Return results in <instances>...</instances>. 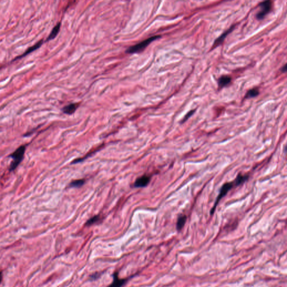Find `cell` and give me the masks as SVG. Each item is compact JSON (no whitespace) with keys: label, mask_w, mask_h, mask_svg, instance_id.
<instances>
[{"label":"cell","mask_w":287,"mask_h":287,"mask_svg":"<svg viewBox=\"0 0 287 287\" xmlns=\"http://www.w3.org/2000/svg\"><path fill=\"white\" fill-rule=\"evenodd\" d=\"M259 94V92L258 89L256 88H254V89L249 90V91L247 93L245 98H254L255 97H257Z\"/></svg>","instance_id":"4fadbf2b"},{"label":"cell","mask_w":287,"mask_h":287,"mask_svg":"<svg viewBox=\"0 0 287 287\" xmlns=\"http://www.w3.org/2000/svg\"><path fill=\"white\" fill-rule=\"evenodd\" d=\"M99 220V217L98 215H95L94 217L91 218L90 219L88 220L86 223V225L90 226L92 225L95 224L96 223L98 222Z\"/></svg>","instance_id":"9a60e30c"},{"label":"cell","mask_w":287,"mask_h":287,"mask_svg":"<svg viewBox=\"0 0 287 287\" xmlns=\"http://www.w3.org/2000/svg\"><path fill=\"white\" fill-rule=\"evenodd\" d=\"M234 28V25H233L232 27H231L230 29H229L228 30H227L226 32H225L223 34H222V35L220 36L218 38H217V39L214 42V44H213V47L215 48V47H217L219 46L220 44L221 43H222L224 41L225 38H226V37L227 36L228 34L229 33H230L233 29Z\"/></svg>","instance_id":"52a82bcc"},{"label":"cell","mask_w":287,"mask_h":287,"mask_svg":"<svg viewBox=\"0 0 287 287\" xmlns=\"http://www.w3.org/2000/svg\"><path fill=\"white\" fill-rule=\"evenodd\" d=\"M60 27H61V24L58 23L57 25H56L53 28V29L52 30L50 34L49 35L47 39V41H50V40L53 39L54 38H56V37L57 36V34L59 33V31H60Z\"/></svg>","instance_id":"8fae6325"},{"label":"cell","mask_w":287,"mask_h":287,"mask_svg":"<svg viewBox=\"0 0 287 287\" xmlns=\"http://www.w3.org/2000/svg\"><path fill=\"white\" fill-rule=\"evenodd\" d=\"M43 41H42V40H41V41L38 42V43H37V44H35L34 46H33L32 47H30V48H29L28 49L27 51L25 52L23 54V55H22L21 56L19 57V58H21V57H24L25 56H26V55H27V54H29L30 53L34 51H35V50H36L37 49L39 48V47H40L42 46V44H43Z\"/></svg>","instance_id":"7c38bea8"},{"label":"cell","mask_w":287,"mask_h":287,"mask_svg":"<svg viewBox=\"0 0 287 287\" xmlns=\"http://www.w3.org/2000/svg\"><path fill=\"white\" fill-rule=\"evenodd\" d=\"M159 38H160V35H155L152 37H150L140 42L139 43L136 44L133 46L130 47L126 50V52L128 53H130V54L140 53L141 52L143 51L144 50L149 46V44L151 43L153 41H155Z\"/></svg>","instance_id":"7a4b0ae2"},{"label":"cell","mask_w":287,"mask_h":287,"mask_svg":"<svg viewBox=\"0 0 287 287\" xmlns=\"http://www.w3.org/2000/svg\"><path fill=\"white\" fill-rule=\"evenodd\" d=\"M186 220H187V216L186 215L182 214V215H180L179 216V218H178V219H177V225H176V227H177V230L180 231V230H181L183 227H184L185 223L186 222Z\"/></svg>","instance_id":"9c48e42d"},{"label":"cell","mask_w":287,"mask_h":287,"mask_svg":"<svg viewBox=\"0 0 287 287\" xmlns=\"http://www.w3.org/2000/svg\"><path fill=\"white\" fill-rule=\"evenodd\" d=\"M25 149L26 146L22 145L16 149V150L10 155V157L13 158V161L10 166V171H14L18 167L19 164L22 162L24 156Z\"/></svg>","instance_id":"3957f363"},{"label":"cell","mask_w":287,"mask_h":287,"mask_svg":"<svg viewBox=\"0 0 287 287\" xmlns=\"http://www.w3.org/2000/svg\"><path fill=\"white\" fill-rule=\"evenodd\" d=\"M150 181V178L149 176L146 175L141 176L136 180L134 184V186L135 187H146V186L149 184Z\"/></svg>","instance_id":"5b68a950"},{"label":"cell","mask_w":287,"mask_h":287,"mask_svg":"<svg viewBox=\"0 0 287 287\" xmlns=\"http://www.w3.org/2000/svg\"><path fill=\"white\" fill-rule=\"evenodd\" d=\"M85 184V180L84 179H77L73 181L72 182H71L70 184V186L71 187H80L84 185Z\"/></svg>","instance_id":"5bb4252c"},{"label":"cell","mask_w":287,"mask_h":287,"mask_svg":"<svg viewBox=\"0 0 287 287\" xmlns=\"http://www.w3.org/2000/svg\"><path fill=\"white\" fill-rule=\"evenodd\" d=\"M231 78L229 76H222L218 80V85L219 88H222L223 87H226L228 84H230L231 82Z\"/></svg>","instance_id":"30bf717a"},{"label":"cell","mask_w":287,"mask_h":287,"mask_svg":"<svg viewBox=\"0 0 287 287\" xmlns=\"http://www.w3.org/2000/svg\"><path fill=\"white\" fill-rule=\"evenodd\" d=\"M113 280L111 284L107 287H122L127 282V279H120L118 277V273L113 274Z\"/></svg>","instance_id":"8992f818"},{"label":"cell","mask_w":287,"mask_h":287,"mask_svg":"<svg viewBox=\"0 0 287 287\" xmlns=\"http://www.w3.org/2000/svg\"><path fill=\"white\" fill-rule=\"evenodd\" d=\"M259 6L261 8V10L257 13L256 18L258 20H263L265 18V16L271 10L272 3L271 1H267L261 3Z\"/></svg>","instance_id":"277c9868"},{"label":"cell","mask_w":287,"mask_h":287,"mask_svg":"<svg viewBox=\"0 0 287 287\" xmlns=\"http://www.w3.org/2000/svg\"><path fill=\"white\" fill-rule=\"evenodd\" d=\"M282 71L283 73H285L287 71V66L285 65L282 68Z\"/></svg>","instance_id":"e0dca14e"},{"label":"cell","mask_w":287,"mask_h":287,"mask_svg":"<svg viewBox=\"0 0 287 287\" xmlns=\"http://www.w3.org/2000/svg\"><path fill=\"white\" fill-rule=\"evenodd\" d=\"M249 178V176L247 174L244 175L241 174H239L234 181L230 182H226L223 184L222 186L220 189L219 193L218 194V196H217L216 200L214 204V206L210 211V215H213L214 214V212L215 211V210H216L218 205L219 204V203L223 198L227 195L228 193L230 190H232L234 186H239V185L243 184Z\"/></svg>","instance_id":"6da1fadb"},{"label":"cell","mask_w":287,"mask_h":287,"mask_svg":"<svg viewBox=\"0 0 287 287\" xmlns=\"http://www.w3.org/2000/svg\"><path fill=\"white\" fill-rule=\"evenodd\" d=\"M195 111V109H194V110H192V111H190V112H188V113H187L186 114V116L184 117V119L182 120V123H184V122H186V121H187V119H189V118H190V117L191 116L192 114L194 113Z\"/></svg>","instance_id":"2e32d148"},{"label":"cell","mask_w":287,"mask_h":287,"mask_svg":"<svg viewBox=\"0 0 287 287\" xmlns=\"http://www.w3.org/2000/svg\"><path fill=\"white\" fill-rule=\"evenodd\" d=\"M78 103H71L68 106H65L63 109V111L64 113L67 114H72L76 111L78 107H79Z\"/></svg>","instance_id":"ba28073f"},{"label":"cell","mask_w":287,"mask_h":287,"mask_svg":"<svg viewBox=\"0 0 287 287\" xmlns=\"http://www.w3.org/2000/svg\"><path fill=\"white\" fill-rule=\"evenodd\" d=\"M2 280H3V274L1 272H0V283L2 281Z\"/></svg>","instance_id":"ac0fdd59"}]
</instances>
